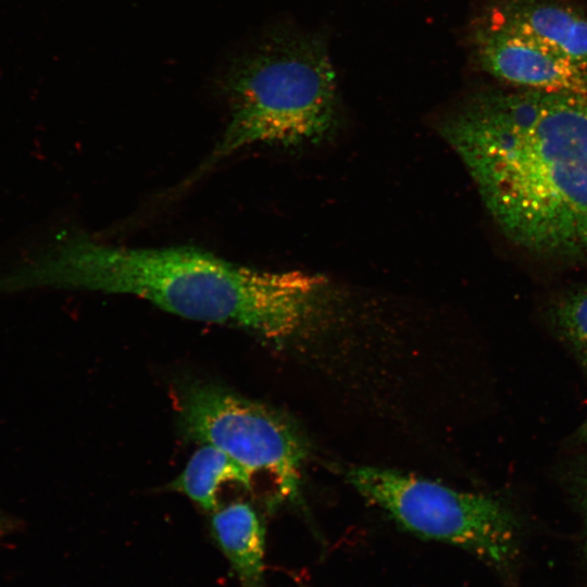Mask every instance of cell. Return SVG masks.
<instances>
[{"label": "cell", "mask_w": 587, "mask_h": 587, "mask_svg": "<svg viewBox=\"0 0 587 587\" xmlns=\"http://www.w3.org/2000/svg\"><path fill=\"white\" fill-rule=\"evenodd\" d=\"M439 129L512 245L587 261V93L484 92Z\"/></svg>", "instance_id": "obj_1"}, {"label": "cell", "mask_w": 587, "mask_h": 587, "mask_svg": "<svg viewBox=\"0 0 587 587\" xmlns=\"http://www.w3.org/2000/svg\"><path fill=\"white\" fill-rule=\"evenodd\" d=\"M62 287L126 294L178 316L284 339L309 321L321 279L243 266L190 247L129 248L73 238L45 266Z\"/></svg>", "instance_id": "obj_2"}, {"label": "cell", "mask_w": 587, "mask_h": 587, "mask_svg": "<svg viewBox=\"0 0 587 587\" xmlns=\"http://www.w3.org/2000/svg\"><path fill=\"white\" fill-rule=\"evenodd\" d=\"M224 88L228 124L185 187L246 146L316 143L338 123L336 73L316 36L291 32L267 36L234 61Z\"/></svg>", "instance_id": "obj_3"}, {"label": "cell", "mask_w": 587, "mask_h": 587, "mask_svg": "<svg viewBox=\"0 0 587 587\" xmlns=\"http://www.w3.org/2000/svg\"><path fill=\"white\" fill-rule=\"evenodd\" d=\"M348 479L405 530L461 548L502 576H513L522 524L501 500L373 466L351 469Z\"/></svg>", "instance_id": "obj_4"}, {"label": "cell", "mask_w": 587, "mask_h": 587, "mask_svg": "<svg viewBox=\"0 0 587 587\" xmlns=\"http://www.w3.org/2000/svg\"><path fill=\"white\" fill-rule=\"evenodd\" d=\"M178 423L187 438L222 450L254 478L265 475L275 498L298 496L305 444L283 415L212 383L184 386Z\"/></svg>", "instance_id": "obj_5"}, {"label": "cell", "mask_w": 587, "mask_h": 587, "mask_svg": "<svg viewBox=\"0 0 587 587\" xmlns=\"http://www.w3.org/2000/svg\"><path fill=\"white\" fill-rule=\"evenodd\" d=\"M471 45L479 67L508 85L527 91L587 93V68L483 12L472 26Z\"/></svg>", "instance_id": "obj_6"}, {"label": "cell", "mask_w": 587, "mask_h": 587, "mask_svg": "<svg viewBox=\"0 0 587 587\" xmlns=\"http://www.w3.org/2000/svg\"><path fill=\"white\" fill-rule=\"evenodd\" d=\"M484 14L587 68V13L567 0H494Z\"/></svg>", "instance_id": "obj_7"}, {"label": "cell", "mask_w": 587, "mask_h": 587, "mask_svg": "<svg viewBox=\"0 0 587 587\" xmlns=\"http://www.w3.org/2000/svg\"><path fill=\"white\" fill-rule=\"evenodd\" d=\"M213 513L214 538L241 587H265V529L255 510L247 502L235 501Z\"/></svg>", "instance_id": "obj_8"}, {"label": "cell", "mask_w": 587, "mask_h": 587, "mask_svg": "<svg viewBox=\"0 0 587 587\" xmlns=\"http://www.w3.org/2000/svg\"><path fill=\"white\" fill-rule=\"evenodd\" d=\"M252 482V475L233 458L212 445L202 444L170 488L187 496L201 509L214 512L220 508L222 487L237 485L251 489Z\"/></svg>", "instance_id": "obj_9"}, {"label": "cell", "mask_w": 587, "mask_h": 587, "mask_svg": "<svg viewBox=\"0 0 587 587\" xmlns=\"http://www.w3.org/2000/svg\"><path fill=\"white\" fill-rule=\"evenodd\" d=\"M545 319L587 373V284L553 296L546 305Z\"/></svg>", "instance_id": "obj_10"}, {"label": "cell", "mask_w": 587, "mask_h": 587, "mask_svg": "<svg viewBox=\"0 0 587 587\" xmlns=\"http://www.w3.org/2000/svg\"><path fill=\"white\" fill-rule=\"evenodd\" d=\"M562 477L563 486L580 520L578 562L587 578V454L571 461Z\"/></svg>", "instance_id": "obj_11"}, {"label": "cell", "mask_w": 587, "mask_h": 587, "mask_svg": "<svg viewBox=\"0 0 587 587\" xmlns=\"http://www.w3.org/2000/svg\"><path fill=\"white\" fill-rule=\"evenodd\" d=\"M578 437L579 440L587 446V419L578 430Z\"/></svg>", "instance_id": "obj_12"}, {"label": "cell", "mask_w": 587, "mask_h": 587, "mask_svg": "<svg viewBox=\"0 0 587 587\" xmlns=\"http://www.w3.org/2000/svg\"><path fill=\"white\" fill-rule=\"evenodd\" d=\"M7 525V520L3 514L0 512V533L4 530Z\"/></svg>", "instance_id": "obj_13"}]
</instances>
